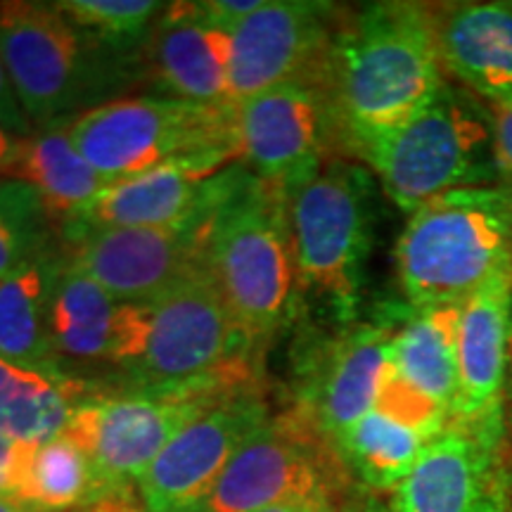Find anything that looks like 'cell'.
Listing matches in <instances>:
<instances>
[{
  "instance_id": "obj_11",
  "label": "cell",
  "mask_w": 512,
  "mask_h": 512,
  "mask_svg": "<svg viewBox=\"0 0 512 512\" xmlns=\"http://www.w3.org/2000/svg\"><path fill=\"white\" fill-rule=\"evenodd\" d=\"M339 24L342 17L332 3L266 0L233 29V102L292 81H330V57Z\"/></svg>"
},
{
  "instance_id": "obj_37",
  "label": "cell",
  "mask_w": 512,
  "mask_h": 512,
  "mask_svg": "<svg viewBox=\"0 0 512 512\" xmlns=\"http://www.w3.org/2000/svg\"><path fill=\"white\" fill-rule=\"evenodd\" d=\"M510 470H512V460H510Z\"/></svg>"
},
{
  "instance_id": "obj_4",
  "label": "cell",
  "mask_w": 512,
  "mask_h": 512,
  "mask_svg": "<svg viewBox=\"0 0 512 512\" xmlns=\"http://www.w3.org/2000/svg\"><path fill=\"white\" fill-rule=\"evenodd\" d=\"M446 79L411 117L368 138L354 157L408 214L444 192L486 185L496 176L489 107Z\"/></svg>"
},
{
  "instance_id": "obj_30",
  "label": "cell",
  "mask_w": 512,
  "mask_h": 512,
  "mask_svg": "<svg viewBox=\"0 0 512 512\" xmlns=\"http://www.w3.org/2000/svg\"><path fill=\"white\" fill-rule=\"evenodd\" d=\"M0 126H5L8 131L17 133L22 138H29L34 133V126H31L29 117L24 114L15 88H12L3 57H0Z\"/></svg>"
},
{
  "instance_id": "obj_28",
  "label": "cell",
  "mask_w": 512,
  "mask_h": 512,
  "mask_svg": "<svg viewBox=\"0 0 512 512\" xmlns=\"http://www.w3.org/2000/svg\"><path fill=\"white\" fill-rule=\"evenodd\" d=\"M55 5L81 34L110 46L145 43L166 8L157 0H60Z\"/></svg>"
},
{
  "instance_id": "obj_35",
  "label": "cell",
  "mask_w": 512,
  "mask_h": 512,
  "mask_svg": "<svg viewBox=\"0 0 512 512\" xmlns=\"http://www.w3.org/2000/svg\"><path fill=\"white\" fill-rule=\"evenodd\" d=\"M335 512H394L387 505L377 503L375 498H344Z\"/></svg>"
},
{
  "instance_id": "obj_19",
  "label": "cell",
  "mask_w": 512,
  "mask_h": 512,
  "mask_svg": "<svg viewBox=\"0 0 512 512\" xmlns=\"http://www.w3.org/2000/svg\"><path fill=\"white\" fill-rule=\"evenodd\" d=\"M444 72L486 107L512 100V3L437 8Z\"/></svg>"
},
{
  "instance_id": "obj_5",
  "label": "cell",
  "mask_w": 512,
  "mask_h": 512,
  "mask_svg": "<svg viewBox=\"0 0 512 512\" xmlns=\"http://www.w3.org/2000/svg\"><path fill=\"white\" fill-rule=\"evenodd\" d=\"M299 297L313 299L339 325L361 309L373 245V174L332 155L306 181L287 190Z\"/></svg>"
},
{
  "instance_id": "obj_23",
  "label": "cell",
  "mask_w": 512,
  "mask_h": 512,
  "mask_svg": "<svg viewBox=\"0 0 512 512\" xmlns=\"http://www.w3.org/2000/svg\"><path fill=\"white\" fill-rule=\"evenodd\" d=\"M86 392L64 373L0 358V437L29 446L57 437Z\"/></svg>"
},
{
  "instance_id": "obj_22",
  "label": "cell",
  "mask_w": 512,
  "mask_h": 512,
  "mask_svg": "<svg viewBox=\"0 0 512 512\" xmlns=\"http://www.w3.org/2000/svg\"><path fill=\"white\" fill-rule=\"evenodd\" d=\"M60 261V249H50L0 280V358L5 361L60 373L50 335V297Z\"/></svg>"
},
{
  "instance_id": "obj_13",
  "label": "cell",
  "mask_w": 512,
  "mask_h": 512,
  "mask_svg": "<svg viewBox=\"0 0 512 512\" xmlns=\"http://www.w3.org/2000/svg\"><path fill=\"white\" fill-rule=\"evenodd\" d=\"M268 418L264 389L254 387L192 420L140 477L147 512H204L230 458Z\"/></svg>"
},
{
  "instance_id": "obj_8",
  "label": "cell",
  "mask_w": 512,
  "mask_h": 512,
  "mask_svg": "<svg viewBox=\"0 0 512 512\" xmlns=\"http://www.w3.org/2000/svg\"><path fill=\"white\" fill-rule=\"evenodd\" d=\"M351 475L332 439L302 408L271 413L238 448L204 512H254L290 498L330 496L342 503Z\"/></svg>"
},
{
  "instance_id": "obj_17",
  "label": "cell",
  "mask_w": 512,
  "mask_h": 512,
  "mask_svg": "<svg viewBox=\"0 0 512 512\" xmlns=\"http://www.w3.org/2000/svg\"><path fill=\"white\" fill-rule=\"evenodd\" d=\"M233 31L211 22L202 3H169L143 43L147 79L164 95L230 105Z\"/></svg>"
},
{
  "instance_id": "obj_15",
  "label": "cell",
  "mask_w": 512,
  "mask_h": 512,
  "mask_svg": "<svg viewBox=\"0 0 512 512\" xmlns=\"http://www.w3.org/2000/svg\"><path fill=\"white\" fill-rule=\"evenodd\" d=\"M399 325L387 318L349 325L299 370L302 384L294 406L302 408L332 444L377 406Z\"/></svg>"
},
{
  "instance_id": "obj_31",
  "label": "cell",
  "mask_w": 512,
  "mask_h": 512,
  "mask_svg": "<svg viewBox=\"0 0 512 512\" xmlns=\"http://www.w3.org/2000/svg\"><path fill=\"white\" fill-rule=\"evenodd\" d=\"M264 3L266 0H204L202 10L207 12L211 22L233 31L240 22H245L249 15H254Z\"/></svg>"
},
{
  "instance_id": "obj_27",
  "label": "cell",
  "mask_w": 512,
  "mask_h": 512,
  "mask_svg": "<svg viewBox=\"0 0 512 512\" xmlns=\"http://www.w3.org/2000/svg\"><path fill=\"white\" fill-rule=\"evenodd\" d=\"M53 221L31 185L0 178V280L53 249Z\"/></svg>"
},
{
  "instance_id": "obj_14",
  "label": "cell",
  "mask_w": 512,
  "mask_h": 512,
  "mask_svg": "<svg viewBox=\"0 0 512 512\" xmlns=\"http://www.w3.org/2000/svg\"><path fill=\"white\" fill-rule=\"evenodd\" d=\"M216 403L171 394L100 396L81 401L62 434L88 453L102 484H133L178 432Z\"/></svg>"
},
{
  "instance_id": "obj_26",
  "label": "cell",
  "mask_w": 512,
  "mask_h": 512,
  "mask_svg": "<svg viewBox=\"0 0 512 512\" xmlns=\"http://www.w3.org/2000/svg\"><path fill=\"white\" fill-rule=\"evenodd\" d=\"M102 486L88 453L76 441L57 434L29 448L17 496L41 512H79Z\"/></svg>"
},
{
  "instance_id": "obj_7",
  "label": "cell",
  "mask_w": 512,
  "mask_h": 512,
  "mask_svg": "<svg viewBox=\"0 0 512 512\" xmlns=\"http://www.w3.org/2000/svg\"><path fill=\"white\" fill-rule=\"evenodd\" d=\"M226 176L228 169H223L211 178L202 207L171 226L98 228L62 221V259L105 287L119 302H155L190 273L204 268L209 216L219 202Z\"/></svg>"
},
{
  "instance_id": "obj_34",
  "label": "cell",
  "mask_w": 512,
  "mask_h": 512,
  "mask_svg": "<svg viewBox=\"0 0 512 512\" xmlns=\"http://www.w3.org/2000/svg\"><path fill=\"white\" fill-rule=\"evenodd\" d=\"M505 418H512V302L508 318V347H505Z\"/></svg>"
},
{
  "instance_id": "obj_36",
  "label": "cell",
  "mask_w": 512,
  "mask_h": 512,
  "mask_svg": "<svg viewBox=\"0 0 512 512\" xmlns=\"http://www.w3.org/2000/svg\"><path fill=\"white\" fill-rule=\"evenodd\" d=\"M0 512H41L34 505H29L27 501H22L19 496L12 494H0Z\"/></svg>"
},
{
  "instance_id": "obj_32",
  "label": "cell",
  "mask_w": 512,
  "mask_h": 512,
  "mask_svg": "<svg viewBox=\"0 0 512 512\" xmlns=\"http://www.w3.org/2000/svg\"><path fill=\"white\" fill-rule=\"evenodd\" d=\"M339 501L330 496H311V498H290V501H280L268 505V508L254 512H335Z\"/></svg>"
},
{
  "instance_id": "obj_2",
  "label": "cell",
  "mask_w": 512,
  "mask_h": 512,
  "mask_svg": "<svg viewBox=\"0 0 512 512\" xmlns=\"http://www.w3.org/2000/svg\"><path fill=\"white\" fill-rule=\"evenodd\" d=\"M204 268L259 351L294 316L297 264L285 185L238 162L209 216Z\"/></svg>"
},
{
  "instance_id": "obj_6",
  "label": "cell",
  "mask_w": 512,
  "mask_h": 512,
  "mask_svg": "<svg viewBox=\"0 0 512 512\" xmlns=\"http://www.w3.org/2000/svg\"><path fill=\"white\" fill-rule=\"evenodd\" d=\"M67 128L107 183L178 162H240L238 102L202 105L169 95H138L86 110Z\"/></svg>"
},
{
  "instance_id": "obj_10",
  "label": "cell",
  "mask_w": 512,
  "mask_h": 512,
  "mask_svg": "<svg viewBox=\"0 0 512 512\" xmlns=\"http://www.w3.org/2000/svg\"><path fill=\"white\" fill-rule=\"evenodd\" d=\"M508 422H458L427 444L394 491V512H510Z\"/></svg>"
},
{
  "instance_id": "obj_20",
  "label": "cell",
  "mask_w": 512,
  "mask_h": 512,
  "mask_svg": "<svg viewBox=\"0 0 512 512\" xmlns=\"http://www.w3.org/2000/svg\"><path fill=\"white\" fill-rule=\"evenodd\" d=\"M230 164L178 162L157 166L143 174L107 183L86 207L69 216L98 228H155L171 226L202 207L209 181Z\"/></svg>"
},
{
  "instance_id": "obj_1",
  "label": "cell",
  "mask_w": 512,
  "mask_h": 512,
  "mask_svg": "<svg viewBox=\"0 0 512 512\" xmlns=\"http://www.w3.org/2000/svg\"><path fill=\"white\" fill-rule=\"evenodd\" d=\"M437 8L370 3L342 17L330 57V95L342 147L354 150L425 105L446 83Z\"/></svg>"
},
{
  "instance_id": "obj_18",
  "label": "cell",
  "mask_w": 512,
  "mask_h": 512,
  "mask_svg": "<svg viewBox=\"0 0 512 512\" xmlns=\"http://www.w3.org/2000/svg\"><path fill=\"white\" fill-rule=\"evenodd\" d=\"M512 302V268L460 306L458 403L453 420L505 418V347Z\"/></svg>"
},
{
  "instance_id": "obj_24",
  "label": "cell",
  "mask_w": 512,
  "mask_h": 512,
  "mask_svg": "<svg viewBox=\"0 0 512 512\" xmlns=\"http://www.w3.org/2000/svg\"><path fill=\"white\" fill-rule=\"evenodd\" d=\"M3 181L27 183L55 221H67L86 207L107 181L74 145L67 126L36 128L24 138L22 155Z\"/></svg>"
},
{
  "instance_id": "obj_12",
  "label": "cell",
  "mask_w": 512,
  "mask_h": 512,
  "mask_svg": "<svg viewBox=\"0 0 512 512\" xmlns=\"http://www.w3.org/2000/svg\"><path fill=\"white\" fill-rule=\"evenodd\" d=\"M0 57L31 126L46 128L81 93V31L55 3L0 0Z\"/></svg>"
},
{
  "instance_id": "obj_9",
  "label": "cell",
  "mask_w": 512,
  "mask_h": 512,
  "mask_svg": "<svg viewBox=\"0 0 512 512\" xmlns=\"http://www.w3.org/2000/svg\"><path fill=\"white\" fill-rule=\"evenodd\" d=\"M342 140L330 81H292L238 102L240 162L292 190L332 157Z\"/></svg>"
},
{
  "instance_id": "obj_16",
  "label": "cell",
  "mask_w": 512,
  "mask_h": 512,
  "mask_svg": "<svg viewBox=\"0 0 512 512\" xmlns=\"http://www.w3.org/2000/svg\"><path fill=\"white\" fill-rule=\"evenodd\" d=\"M147 332L150 304L119 302L86 273L60 261L50 297V335L57 358L112 363L128 370L143 358Z\"/></svg>"
},
{
  "instance_id": "obj_25",
  "label": "cell",
  "mask_w": 512,
  "mask_h": 512,
  "mask_svg": "<svg viewBox=\"0 0 512 512\" xmlns=\"http://www.w3.org/2000/svg\"><path fill=\"white\" fill-rule=\"evenodd\" d=\"M432 439V434L373 408L335 446L351 477L373 491H396Z\"/></svg>"
},
{
  "instance_id": "obj_33",
  "label": "cell",
  "mask_w": 512,
  "mask_h": 512,
  "mask_svg": "<svg viewBox=\"0 0 512 512\" xmlns=\"http://www.w3.org/2000/svg\"><path fill=\"white\" fill-rule=\"evenodd\" d=\"M24 138L17 133L8 131L5 126H0V178H5L12 171V166L17 164L19 155H22Z\"/></svg>"
},
{
  "instance_id": "obj_3",
  "label": "cell",
  "mask_w": 512,
  "mask_h": 512,
  "mask_svg": "<svg viewBox=\"0 0 512 512\" xmlns=\"http://www.w3.org/2000/svg\"><path fill=\"white\" fill-rule=\"evenodd\" d=\"M394 254L413 309L467 302L512 268V185H467L422 204Z\"/></svg>"
},
{
  "instance_id": "obj_21",
  "label": "cell",
  "mask_w": 512,
  "mask_h": 512,
  "mask_svg": "<svg viewBox=\"0 0 512 512\" xmlns=\"http://www.w3.org/2000/svg\"><path fill=\"white\" fill-rule=\"evenodd\" d=\"M460 306L413 309L396 330L389 375L453 420L458 403Z\"/></svg>"
},
{
  "instance_id": "obj_29",
  "label": "cell",
  "mask_w": 512,
  "mask_h": 512,
  "mask_svg": "<svg viewBox=\"0 0 512 512\" xmlns=\"http://www.w3.org/2000/svg\"><path fill=\"white\" fill-rule=\"evenodd\" d=\"M491 131H494V166L496 176L512 185V100L489 107Z\"/></svg>"
}]
</instances>
